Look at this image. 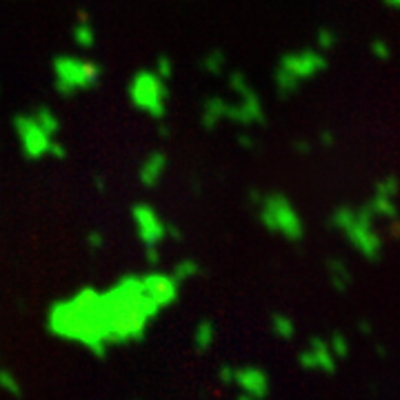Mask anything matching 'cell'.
I'll return each instance as SVG.
<instances>
[{
	"label": "cell",
	"instance_id": "obj_1",
	"mask_svg": "<svg viewBox=\"0 0 400 400\" xmlns=\"http://www.w3.org/2000/svg\"><path fill=\"white\" fill-rule=\"evenodd\" d=\"M54 89L58 96L72 98L76 94L92 92L103 80V65L94 58L78 54H58L52 60Z\"/></svg>",
	"mask_w": 400,
	"mask_h": 400
},
{
	"label": "cell",
	"instance_id": "obj_2",
	"mask_svg": "<svg viewBox=\"0 0 400 400\" xmlns=\"http://www.w3.org/2000/svg\"><path fill=\"white\" fill-rule=\"evenodd\" d=\"M127 98L136 112L152 120H165L169 105V83L154 69H138L127 83Z\"/></svg>",
	"mask_w": 400,
	"mask_h": 400
},
{
	"label": "cell",
	"instance_id": "obj_3",
	"mask_svg": "<svg viewBox=\"0 0 400 400\" xmlns=\"http://www.w3.org/2000/svg\"><path fill=\"white\" fill-rule=\"evenodd\" d=\"M12 125H14V134L18 138L20 154H23L27 160H34V163L47 158L49 145H52V140L56 136L49 134L47 129L32 116V112L14 116Z\"/></svg>",
	"mask_w": 400,
	"mask_h": 400
},
{
	"label": "cell",
	"instance_id": "obj_4",
	"mask_svg": "<svg viewBox=\"0 0 400 400\" xmlns=\"http://www.w3.org/2000/svg\"><path fill=\"white\" fill-rule=\"evenodd\" d=\"M129 214H132L136 238L145 247H152V245L160 247L167 240V220L158 214V209L154 205L136 203Z\"/></svg>",
	"mask_w": 400,
	"mask_h": 400
},
{
	"label": "cell",
	"instance_id": "obj_5",
	"mask_svg": "<svg viewBox=\"0 0 400 400\" xmlns=\"http://www.w3.org/2000/svg\"><path fill=\"white\" fill-rule=\"evenodd\" d=\"M167 169H169V158L165 152H160V149H156V152H149L143 163H140L138 167V183L143 185L145 189H156L160 183H163V178L167 176Z\"/></svg>",
	"mask_w": 400,
	"mask_h": 400
},
{
	"label": "cell",
	"instance_id": "obj_6",
	"mask_svg": "<svg viewBox=\"0 0 400 400\" xmlns=\"http://www.w3.org/2000/svg\"><path fill=\"white\" fill-rule=\"evenodd\" d=\"M72 40L78 49L89 52L96 47V29L92 25V16L87 9H78L76 12V25L72 27Z\"/></svg>",
	"mask_w": 400,
	"mask_h": 400
},
{
	"label": "cell",
	"instance_id": "obj_7",
	"mask_svg": "<svg viewBox=\"0 0 400 400\" xmlns=\"http://www.w3.org/2000/svg\"><path fill=\"white\" fill-rule=\"evenodd\" d=\"M227 109L229 105L225 103L223 98H209L205 100L203 109H200V123H203L205 129H214L220 120L227 118Z\"/></svg>",
	"mask_w": 400,
	"mask_h": 400
},
{
	"label": "cell",
	"instance_id": "obj_8",
	"mask_svg": "<svg viewBox=\"0 0 400 400\" xmlns=\"http://www.w3.org/2000/svg\"><path fill=\"white\" fill-rule=\"evenodd\" d=\"M32 116L47 129L49 134L58 136V132H60V118H58V114L54 112L52 107H49V105H38V107L32 109Z\"/></svg>",
	"mask_w": 400,
	"mask_h": 400
},
{
	"label": "cell",
	"instance_id": "obj_9",
	"mask_svg": "<svg viewBox=\"0 0 400 400\" xmlns=\"http://www.w3.org/2000/svg\"><path fill=\"white\" fill-rule=\"evenodd\" d=\"M154 72L163 78V80H172L174 78V58L172 56H167V54H158L156 56V63H154Z\"/></svg>",
	"mask_w": 400,
	"mask_h": 400
},
{
	"label": "cell",
	"instance_id": "obj_10",
	"mask_svg": "<svg viewBox=\"0 0 400 400\" xmlns=\"http://www.w3.org/2000/svg\"><path fill=\"white\" fill-rule=\"evenodd\" d=\"M198 274V263L194 258H185V260H180V263H176V267H174V272H172V276L178 280H187V278H192V276H196Z\"/></svg>",
	"mask_w": 400,
	"mask_h": 400
},
{
	"label": "cell",
	"instance_id": "obj_11",
	"mask_svg": "<svg viewBox=\"0 0 400 400\" xmlns=\"http://www.w3.org/2000/svg\"><path fill=\"white\" fill-rule=\"evenodd\" d=\"M223 65H225V58L220 52H209L203 60H200V67H203L205 74H220Z\"/></svg>",
	"mask_w": 400,
	"mask_h": 400
},
{
	"label": "cell",
	"instance_id": "obj_12",
	"mask_svg": "<svg viewBox=\"0 0 400 400\" xmlns=\"http://www.w3.org/2000/svg\"><path fill=\"white\" fill-rule=\"evenodd\" d=\"M85 245H87L89 252H100V249H105L107 238H105L103 232H100V229H92V232L85 236Z\"/></svg>",
	"mask_w": 400,
	"mask_h": 400
},
{
	"label": "cell",
	"instance_id": "obj_13",
	"mask_svg": "<svg viewBox=\"0 0 400 400\" xmlns=\"http://www.w3.org/2000/svg\"><path fill=\"white\" fill-rule=\"evenodd\" d=\"M49 158H54V160H65L67 156H69V149H67V145L65 143H60L58 138H54L52 140V145H49V154H47Z\"/></svg>",
	"mask_w": 400,
	"mask_h": 400
},
{
	"label": "cell",
	"instance_id": "obj_14",
	"mask_svg": "<svg viewBox=\"0 0 400 400\" xmlns=\"http://www.w3.org/2000/svg\"><path fill=\"white\" fill-rule=\"evenodd\" d=\"M160 247L158 245H152V247H145V260H147V265L149 267H156L160 265Z\"/></svg>",
	"mask_w": 400,
	"mask_h": 400
},
{
	"label": "cell",
	"instance_id": "obj_15",
	"mask_svg": "<svg viewBox=\"0 0 400 400\" xmlns=\"http://www.w3.org/2000/svg\"><path fill=\"white\" fill-rule=\"evenodd\" d=\"M180 238H183L180 227H176L174 223H167V240H180Z\"/></svg>",
	"mask_w": 400,
	"mask_h": 400
},
{
	"label": "cell",
	"instance_id": "obj_16",
	"mask_svg": "<svg viewBox=\"0 0 400 400\" xmlns=\"http://www.w3.org/2000/svg\"><path fill=\"white\" fill-rule=\"evenodd\" d=\"M94 185H96V189H98L100 194H105V192H107V180H105L103 176H96V178H94Z\"/></svg>",
	"mask_w": 400,
	"mask_h": 400
}]
</instances>
